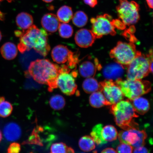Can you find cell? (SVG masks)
Returning <instances> with one entry per match:
<instances>
[{"instance_id": "5", "label": "cell", "mask_w": 153, "mask_h": 153, "mask_svg": "<svg viewBox=\"0 0 153 153\" xmlns=\"http://www.w3.org/2000/svg\"><path fill=\"white\" fill-rule=\"evenodd\" d=\"M115 82L119 86L124 96L130 100L146 94L152 89L150 82L141 79H120Z\"/></svg>"}, {"instance_id": "16", "label": "cell", "mask_w": 153, "mask_h": 153, "mask_svg": "<svg viewBox=\"0 0 153 153\" xmlns=\"http://www.w3.org/2000/svg\"><path fill=\"white\" fill-rule=\"evenodd\" d=\"M3 134L7 141L15 142L18 140L22 136V129L20 126L15 122H9L4 127Z\"/></svg>"}, {"instance_id": "13", "label": "cell", "mask_w": 153, "mask_h": 153, "mask_svg": "<svg viewBox=\"0 0 153 153\" xmlns=\"http://www.w3.org/2000/svg\"><path fill=\"white\" fill-rule=\"evenodd\" d=\"M147 134L144 131L138 128H132L120 131L118 137L120 143H127L134 148L143 146L145 144Z\"/></svg>"}, {"instance_id": "22", "label": "cell", "mask_w": 153, "mask_h": 153, "mask_svg": "<svg viewBox=\"0 0 153 153\" xmlns=\"http://www.w3.org/2000/svg\"><path fill=\"white\" fill-rule=\"evenodd\" d=\"M89 101L91 106L94 108H100L106 105L104 95L100 91L91 93L89 97Z\"/></svg>"}, {"instance_id": "30", "label": "cell", "mask_w": 153, "mask_h": 153, "mask_svg": "<svg viewBox=\"0 0 153 153\" xmlns=\"http://www.w3.org/2000/svg\"><path fill=\"white\" fill-rule=\"evenodd\" d=\"M58 29L59 34L62 38H69L73 34L74 30L72 27L65 23L60 24Z\"/></svg>"}, {"instance_id": "11", "label": "cell", "mask_w": 153, "mask_h": 153, "mask_svg": "<svg viewBox=\"0 0 153 153\" xmlns=\"http://www.w3.org/2000/svg\"><path fill=\"white\" fill-rule=\"evenodd\" d=\"M100 83V91L104 95L106 105H111L122 100L124 95L119 86L115 81L105 80Z\"/></svg>"}, {"instance_id": "38", "label": "cell", "mask_w": 153, "mask_h": 153, "mask_svg": "<svg viewBox=\"0 0 153 153\" xmlns=\"http://www.w3.org/2000/svg\"><path fill=\"white\" fill-rule=\"evenodd\" d=\"M42 1L44 2H45L49 3L53 1V0H42Z\"/></svg>"}, {"instance_id": "18", "label": "cell", "mask_w": 153, "mask_h": 153, "mask_svg": "<svg viewBox=\"0 0 153 153\" xmlns=\"http://www.w3.org/2000/svg\"><path fill=\"white\" fill-rule=\"evenodd\" d=\"M59 22L56 15L52 13H48L42 18L41 24L46 31L54 33L58 29L60 24Z\"/></svg>"}, {"instance_id": "9", "label": "cell", "mask_w": 153, "mask_h": 153, "mask_svg": "<svg viewBox=\"0 0 153 153\" xmlns=\"http://www.w3.org/2000/svg\"><path fill=\"white\" fill-rule=\"evenodd\" d=\"M114 21L110 15L107 14L99 15L96 18H92L91 21L92 25L91 31L96 38H100L108 34L115 35Z\"/></svg>"}, {"instance_id": "27", "label": "cell", "mask_w": 153, "mask_h": 153, "mask_svg": "<svg viewBox=\"0 0 153 153\" xmlns=\"http://www.w3.org/2000/svg\"><path fill=\"white\" fill-rule=\"evenodd\" d=\"M72 22L76 26L82 27L87 24L88 16L83 11H79L76 12L72 17Z\"/></svg>"}, {"instance_id": "20", "label": "cell", "mask_w": 153, "mask_h": 153, "mask_svg": "<svg viewBox=\"0 0 153 153\" xmlns=\"http://www.w3.org/2000/svg\"><path fill=\"white\" fill-rule=\"evenodd\" d=\"M16 21L17 26L23 31L27 30L33 22L32 15L25 12L21 13L17 15Z\"/></svg>"}, {"instance_id": "12", "label": "cell", "mask_w": 153, "mask_h": 153, "mask_svg": "<svg viewBox=\"0 0 153 153\" xmlns=\"http://www.w3.org/2000/svg\"><path fill=\"white\" fill-rule=\"evenodd\" d=\"M55 62L58 64L67 63V66L71 69L75 68L78 62V57L65 46L59 45L53 48L51 53Z\"/></svg>"}, {"instance_id": "1", "label": "cell", "mask_w": 153, "mask_h": 153, "mask_svg": "<svg viewBox=\"0 0 153 153\" xmlns=\"http://www.w3.org/2000/svg\"><path fill=\"white\" fill-rule=\"evenodd\" d=\"M15 33L16 37H20L18 48L21 53H24L33 49L42 56L45 57L50 51L47 32L42 29H39L35 25H32L24 31L16 30Z\"/></svg>"}, {"instance_id": "39", "label": "cell", "mask_w": 153, "mask_h": 153, "mask_svg": "<svg viewBox=\"0 0 153 153\" xmlns=\"http://www.w3.org/2000/svg\"><path fill=\"white\" fill-rule=\"evenodd\" d=\"M3 135L2 133L0 131V142H1L2 139Z\"/></svg>"}, {"instance_id": "25", "label": "cell", "mask_w": 153, "mask_h": 153, "mask_svg": "<svg viewBox=\"0 0 153 153\" xmlns=\"http://www.w3.org/2000/svg\"><path fill=\"white\" fill-rule=\"evenodd\" d=\"M78 145L80 149L85 152H90L94 150L95 143L92 137L89 136H85L79 139Z\"/></svg>"}, {"instance_id": "36", "label": "cell", "mask_w": 153, "mask_h": 153, "mask_svg": "<svg viewBox=\"0 0 153 153\" xmlns=\"http://www.w3.org/2000/svg\"><path fill=\"white\" fill-rule=\"evenodd\" d=\"M147 4L150 8L151 9L153 8V0H146Z\"/></svg>"}, {"instance_id": "35", "label": "cell", "mask_w": 153, "mask_h": 153, "mask_svg": "<svg viewBox=\"0 0 153 153\" xmlns=\"http://www.w3.org/2000/svg\"><path fill=\"white\" fill-rule=\"evenodd\" d=\"M102 153H117L116 151L114 150V149H112L111 148H107L104 149V150H103L102 152Z\"/></svg>"}, {"instance_id": "2", "label": "cell", "mask_w": 153, "mask_h": 153, "mask_svg": "<svg viewBox=\"0 0 153 153\" xmlns=\"http://www.w3.org/2000/svg\"><path fill=\"white\" fill-rule=\"evenodd\" d=\"M60 66L48 59H37L30 63L28 73L34 81L48 86L51 91L57 88L56 80Z\"/></svg>"}, {"instance_id": "10", "label": "cell", "mask_w": 153, "mask_h": 153, "mask_svg": "<svg viewBox=\"0 0 153 153\" xmlns=\"http://www.w3.org/2000/svg\"><path fill=\"white\" fill-rule=\"evenodd\" d=\"M96 143L103 145L116 140L118 137V132L115 127L112 125L104 126L99 124L93 127L91 134Z\"/></svg>"}, {"instance_id": "4", "label": "cell", "mask_w": 153, "mask_h": 153, "mask_svg": "<svg viewBox=\"0 0 153 153\" xmlns=\"http://www.w3.org/2000/svg\"><path fill=\"white\" fill-rule=\"evenodd\" d=\"M127 79H142L153 71V52L150 50L148 54H142L139 51L132 61L127 67Z\"/></svg>"}, {"instance_id": "17", "label": "cell", "mask_w": 153, "mask_h": 153, "mask_svg": "<svg viewBox=\"0 0 153 153\" xmlns=\"http://www.w3.org/2000/svg\"><path fill=\"white\" fill-rule=\"evenodd\" d=\"M98 60L95 59L94 61L88 60L85 61L80 64L79 71L80 75L84 78L92 77L96 73L97 69H100Z\"/></svg>"}, {"instance_id": "29", "label": "cell", "mask_w": 153, "mask_h": 153, "mask_svg": "<svg viewBox=\"0 0 153 153\" xmlns=\"http://www.w3.org/2000/svg\"><path fill=\"white\" fill-rule=\"evenodd\" d=\"M51 152L53 153H74V151L72 148L68 147L63 143H53L51 148Z\"/></svg>"}, {"instance_id": "31", "label": "cell", "mask_w": 153, "mask_h": 153, "mask_svg": "<svg viewBox=\"0 0 153 153\" xmlns=\"http://www.w3.org/2000/svg\"><path fill=\"white\" fill-rule=\"evenodd\" d=\"M133 147L127 143H122L118 145L116 152L121 153H131L133 152Z\"/></svg>"}, {"instance_id": "34", "label": "cell", "mask_w": 153, "mask_h": 153, "mask_svg": "<svg viewBox=\"0 0 153 153\" xmlns=\"http://www.w3.org/2000/svg\"><path fill=\"white\" fill-rule=\"evenodd\" d=\"M83 1L85 4L92 7H94L98 3L97 0H83Z\"/></svg>"}, {"instance_id": "19", "label": "cell", "mask_w": 153, "mask_h": 153, "mask_svg": "<svg viewBox=\"0 0 153 153\" xmlns=\"http://www.w3.org/2000/svg\"><path fill=\"white\" fill-rule=\"evenodd\" d=\"M131 104L137 114H143L146 113L150 109V105L149 101L146 98L139 97L134 99Z\"/></svg>"}, {"instance_id": "26", "label": "cell", "mask_w": 153, "mask_h": 153, "mask_svg": "<svg viewBox=\"0 0 153 153\" xmlns=\"http://www.w3.org/2000/svg\"><path fill=\"white\" fill-rule=\"evenodd\" d=\"M65 100L62 95H55L51 97L49 100V104L51 108L55 110L62 109L65 105Z\"/></svg>"}, {"instance_id": "14", "label": "cell", "mask_w": 153, "mask_h": 153, "mask_svg": "<svg viewBox=\"0 0 153 153\" xmlns=\"http://www.w3.org/2000/svg\"><path fill=\"white\" fill-rule=\"evenodd\" d=\"M124 69L125 68L119 63H111L103 69V76L106 80L116 81L122 79L124 74Z\"/></svg>"}, {"instance_id": "40", "label": "cell", "mask_w": 153, "mask_h": 153, "mask_svg": "<svg viewBox=\"0 0 153 153\" xmlns=\"http://www.w3.org/2000/svg\"><path fill=\"white\" fill-rule=\"evenodd\" d=\"M1 38H2L1 34V32H0V41H1Z\"/></svg>"}, {"instance_id": "28", "label": "cell", "mask_w": 153, "mask_h": 153, "mask_svg": "<svg viewBox=\"0 0 153 153\" xmlns=\"http://www.w3.org/2000/svg\"><path fill=\"white\" fill-rule=\"evenodd\" d=\"M13 107L11 103L4 98H0V116L7 117L11 114Z\"/></svg>"}, {"instance_id": "7", "label": "cell", "mask_w": 153, "mask_h": 153, "mask_svg": "<svg viewBox=\"0 0 153 153\" xmlns=\"http://www.w3.org/2000/svg\"><path fill=\"white\" fill-rule=\"evenodd\" d=\"M138 51L133 43L119 42L111 51L110 56L115 62L127 68L136 56Z\"/></svg>"}, {"instance_id": "24", "label": "cell", "mask_w": 153, "mask_h": 153, "mask_svg": "<svg viewBox=\"0 0 153 153\" xmlns=\"http://www.w3.org/2000/svg\"><path fill=\"white\" fill-rule=\"evenodd\" d=\"M82 87L86 93L91 94L100 91V83L92 77L87 78L83 81Z\"/></svg>"}, {"instance_id": "21", "label": "cell", "mask_w": 153, "mask_h": 153, "mask_svg": "<svg viewBox=\"0 0 153 153\" xmlns=\"http://www.w3.org/2000/svg\"><path fill=\"white\" fill-rule=\"evenodd\" d=\"M14 43L7 42L1 48V52L2 56L7 60H13L18 55V49Z\"/></svg>"}, {"instance_id": "32", "label": "cell", "mask_w": 153, "mask_h": 153, "mask_svg": "<svg viewBox=\"0 0 153 153\" xmlns=\"http://www.w3.org/2000/svg\"><path fill=\"white\" fill-rule=\"evenodd\" d=\"M21 145L19 143L13 142L10 145L7 152L9 153H18L21 151Z\"/></svg>"}, {"instance_id": "15", "label": "cell", "mask_w": 153, "mask_h": 153, "mask_svg": "<svg viewBox=\"0 0 153 153\" xmlns=\"http://www.w3.org/2000/svg\"><path fill=\"white\" fill-rule=\"evenodd\" d=\"M96 39V38L91 30L86 29L78 30L76 32L74 38L76 45L83 48L91 46Z\"/></svg>"}, {"instance_id": "6", "label": "cell", "mask_w": 153, "mask_h": 153, "mask_svg": "<svg viewBox=\"0 0 153 153\" xmlns=\"http://www.w3.org/2000/svg\"><path fill=\"white\" fill-rule=\"evenodd\" d=\"M71 69L66 65H62L59 69L56 80L57 88H59L64 94L68 96L76 93L77 88L75 78L78 72L75 70L71 72Z\"/></svg>"}, {"instance_id": "37", "label": "cell", "mask_w": 153, "mask_h": 153, "mask_svg": "<svg viewBox=\"0 0 153 153\" xmlns=\"http://www.w3.org/2000/svg\"><path fill=\"white\" fill-rule=\"evenodd\" d=\"M4 15L0 11V20H4Z\"/></svg>"}, {"instance_id": "8", "label": "cell", "mask_w": 153, "mask_h": 153, "mask_svg": "<svg viewBox=\"0 0 153 153\" xmlns=\"http://www.w3.org/2000/svg\"><path fill=\"white\" fill-rule=\"evenodd\" d=\"M139 10V5L136 2L128 0H119L116 7L118 16L125 25L129 26L138 22Z\"/></svg>"}, {"instance_id": "33", "label": "cell", "mask_w": 153, "mask_h": 153, "mask_svg": "<svg viewBox=\"0 0 153 153\" xmlns=\"http://www.w3.org/2000/svg\"><path fill=\"white\" fill-rule=\"evenodd\" d=\"M133 152L134 153H148L149 152L148 149L143 146L135 148Z\"/></svg>"}, {"instance_id": "3", "label": "cell", "mask_w": 153, "mask_h": 153, "mask_svg": "<svg viewBox=\"0 0 153 153\" xmlns=\"http://www.w3.org/2000/svg\"><path fill=\"white\" fill-rule=\"evenodd\" d=\"M111 112L118 126L123 130L138 128L134 118L138 117L131 103L128 100H121L111 105Z\"/></svg>"}, {"instance_id": "23", "label": "cell", "mask_w": 153, "mask_h": 153, "mask_svg": "<svg viewBox=\"0 0 153 153\" xmlns=\"http://www.w3.org/2000/svg\"><path fill=\"white\" fill-rule=\"evenodd\" d=\"M57 16L60 22L65 23L69 22L73 16L71 7L67 5L63 6L57 11Z\"/></svg>"}]
</instances>
